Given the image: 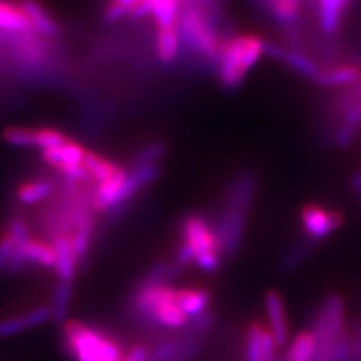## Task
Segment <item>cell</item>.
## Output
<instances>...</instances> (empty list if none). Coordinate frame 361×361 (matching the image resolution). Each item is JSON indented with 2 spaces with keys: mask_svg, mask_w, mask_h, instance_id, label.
<instances>
[{
  "mask_svg": "<svg viewBox=\"0 0 361 361\" xmlns=\"http://www.w3.org/2000/svg\"><path fill=\"white\" fill-rule=\"evenodd\" d=\"M148 355H149L148 349L142 345H137L131 349L126 358H122V361H146L148 360Z\"/></svg>",
  "mask_w": 361,
  "mask_h": 361,
  "instance_id": "ee69618b",
  "label": "cell"
},
{
  "mask_svg": "<svg viewBox=\"0 0 361 361\" xmlns=\"http://www.w3.org/2000/svg\"><path fill=\"white\" fill-rule=\"evenodd\" d=\"M180 235H183L184 243L193 248L195 257L208 252L221 255L216 233L200 216H188L184 219L180 223Z\"/></svg>",
  "mask_w": 361,
  "mask_h": 361,
  "instance_id": "8992f818",
  "label": "cell"
},
{
  "mask_svg": "<svg viewBox=\"0 0 361 361\" xmlns=\"http://www.w3.org/2000/svg\"><path fill=\"white\" fill-rule=\"evenodd\" d=\"M33 32L25 11L13 0H0V33L13 37Z\"/></svg>",
  "mask_w": 361,
  "mask_h": 361,
  "instance_id": "8fae6325",
  "label": "cell"
},
{
  "mask_svg": "<svg viewBox=\"0 0 361 361\" xmlns=\"http://www.w3.org/2000/svg\"><path fill=\"white\" fill-rule=\"evenodd\" d=\"M179 13L180 0H137L130 14L134 18L152 14L158 27H175Z\"/></svg>",
  "mask_w": 361,
  "mask_h": 361,
  "instance_id": "ba28073f",
  "label": "cell"
},
{
  "mask_svg": "<svg viewBox=\"0 0 361 361\" xmlns=\"http://www.w3.org/2000/svg\"><path fill=\"white\" fill-rule=\"evenodd\" d=\"M351 185H353L357 191H360V193H361V173H357V175H354V176H353V179H351Z\"/></svg>",
  "mask_w": 361,
  "mask_h": 361,
  "instance_id": "f6af8a7d",
  "label": "cell"
},
{
  "mask_svg": "<svg viewBox=\"0 0 361 361\" xmlns=\"http://www.w3.org/2000/svg\"><path fill=\"white\" fill-rule=\"evenodd\" d=\"M4 140L16 148H32L35 146V128L8 127L4 130Z\"/></svg>",
  "mask_w": 361,
  "mask_h": 361,
  "instance_id": "f1b7e54d",
  "label": "cell"
},
{
  "mask_svg": "<svg viewBox=\"0 0 361 361\" xmlns=\"http://www.w3.org/2000/svg\"><path fill=\"white\" fill-rule=\"evenodd\" d=\"M280 61H285L292 68V70H295L300 74L310 77V78H316L321 73L318 65H316L310 58H307L306 54L298 53V51L283 50V54H281Z\"/></svg>",
  "mask_w": 361,
  "mask_h": 361,
  "instance_id": "4316f807",
  "label": "cell"
},
{
  "mask_svg": "<svg viewBox=\"0 0 361 361\" xmlns=\"http://www.w3.org/2000/svg\"><path fill=\"white\" fill-rule=\"evenodd\" d=\"M310 253V245L307 244H300L292 247L290 250L283 256L280 262V267L283 271H292L293 268H297L304 259H306Z\"/></svg>",
  "mask_w": 361,
  "mask_h": 361,
  "instance_id": "e575fe53",
  "label": "cell"
},
{
  "mask_svg": "<svg viewBox=\"0 0 361 361\" xmlns=\"http://www.w3.org/2000/svg\"><path fill=\"white\" fill-rule=\"evenodd\" d=\"M351 0H318V18L325 35H334L341 27L342 17Z\"/></svg>",
  "mask_w": 361,
  "mask_h": 361,
  "instance_id": "5bb4252c",
  "label": "cell"
},
{
  "mask_svg": "<svg viewBox=\"0 0 361 361\" xmlns=\"http://www.w3.org/2000/svg\"><path fill=\"white\" fill-rule=\"evenodd\" d=\"M316 354V338L312 331L300 333L289 345L283 361H313Z\"/></svg>",
  "mask_w": 361,
  "mask_h": 361,
  "instance_id": "44dd1931",
  "label": "cell"
},
{
  "mask_svg": "<svg viewBox=\"0 0 361 361\" xmlns=\"http://www.w3.org/2000/svg\"><path fill=\"white\" fill-rule=\"evenodd\" d=\"M119 361H122V360H119Z\"/></svg>",
  "mask_w": 361,
  "mask_h": 361,
  "instance_id": "bcb514c9",
  "label": "cell"
},
{
  "mask_svg": "<svg viewBox=\"0 0 361 361\" xmlns=\"http://www.w3.org/2000/svg\"><path fill=\"white\" fill-rule=\"evenodd\" d=\"M179 271H180V267L176 262L175 264L158 262L145 274V277L134 286V289L167 286L169 281H172L179 274Z\"/></svg>",
  "mask_w": 361,
  "mask_h": 361,
  "instance_id": "d6986e66",
  "label": "cell"
},
{
  "mask_svg": "<svg viewBox=\"0 0 361 361\" xmlns=\"http://www.w3.org/2000/svg\"><path fill=\"white\" fill-rule=\"evenodd\" d=\"M209 293L203 289L199 290H176V304L187 318H195L208 309Z\"/></svg>",
  "mask_w": 361,
  "mask_h": 361,
  "instance_id": "ac0fdd59",
  "label": "cell"
},
{
  "mask_svg": "<svg viewBox=\"0 0 361 361\" xmlns=\"http://www.w3.org/2000/svg\"><path fill=\"white\" fill-rule=\"evenodd\" d=\"M53 250L56 256L54 269L58 273L61 281H73L75 274L77 257L71 243V235H59L53 240Z\"/></svg>",
  "mask_w": 361,
  "mask_h": 361,
  "instance_id": "7c38bea8",
  "label": "cell"
},
{
  "mask_svg": "<svg viewBox=\"0 0 361 361\" xmlns=\"http://www.w3.org/2000/svg\"><path fill=\"white\" fill-rule=\"evenodd\" d=\"M166 152H167V148L163 142H155V143L145 146L143 149H140L137 154L134 155L133 163H131L133 169L157 164L166 155Z\"/></svg>",
  "mask_w": 361,
  "mask_h": 361,
  "instance_id": "83f0119b",
  "label": "cell"
},
{
  "mask_svg": "<svg viewBox=\"0 0 361 361\" xmlns=\"http://www.w3.org/2000/svg\"><path fill=\"white\" fill-rule=\"evenodd\" d=\"M196 265L202 269L207 271V273H212L216 271L220 265V255L216 252H208V253H202L195 257Z\"/></svg>",
  "mask_w": 361,
  "mask_h": 361,
  "instance_id": "60d3db41",
  "label": "cell"
},
{
  "mask_svg": "<svg viewBox=\"0 0 361 361\" xmlns=\"http://www.w3.org/2000/svg\"><path fill=\"white\" fill-rule=\"evenodd\" d=\"M345 307L341 297L331 295L325 300L313 324L316 354L313 361H337V349L343 337Z\"/></svg>",
  "mask_w": 361,
  "mask_h": 361,
  "instance_id": "5b68a950",
  "label": "cell"
},
{
  "mask_svg": "<svg viewBox=\"0 0 361 361\" xmlns=\"http://www.w3.org/2000/svg\"><path fill=\"white\" fill-rule=\"evenodd\" d=\"M128 172L126 169L119 167L118 172L109 178L104 183H99L98 187L94 190L92 193V207L95 211H107L111 207H115L119 190L126 180Z\"/></svg>",
  "mask_w": 361,
  "mask_h": 361,
  "instance_id": "4fadbf2b",
  "label": "cell"
},
{
  "mask_svg": "<svg viewBox=\"0 0 361 361\" xmlns=\"http://www.w3.org/2000/svg\"><path fill=\"white\" fill-rule=\"evenodd\" d=\"M73 295V281H59L53 293V302L50 306L51 319L56 324H65L68 310H70V302Z\"/></svg>",
  "mask_w": 361,
  "mask_h": 361,
  "instance_id": "7402d4cb",
  "label": "cell"
},
{
  "mask_svg": "<svg viewBox=\"0 0 361 361\" xmlns=\"http://www.w3.org/2000/svg\"><path fill=\"white\" fill-rule=\"evenodd\" d=\"M318 85L324 87H338V86H355L361 83V68L357 65H342L321 71L314 78Z\"/></svg>",
  "mask_w": 361,
  "mask_h": 361,
  "instance_id": "2e32d148",
  "label": "cell"
},
{
  "mask_svg": "<svg viewBox=\"0 0 361 361\" xmlns=\"http://www.w3.org/2000/svg\"><path fill=\"white\" fill-rule=\"evenodd\" d=\"M255 191L256 178L253 173H241L232 183L228 203H226L217 229H214L221 255L233 256L240 250L245 228V216L250 208Z\"/></svg>",
  "mask_w": 361,
  "mask_h": 361,
  "instance_id": "6da1fadb",
  "label": "cell"
},
{
  "mask_svg": "<svg viewBox=\"0 0 361 361\" xmlns=\"http://www.w3.org/2000/svg\"><path fill=\"white\" fill-rule=\"evenodd\" d=\"M265 41L256 35H240L220 45L219 77L226 89L238 87L248 71L265 53Z\"/></svg>",
  "mask_w": 361,
  "mask_h": 361,
  "instance_id": "7a4b0ae2",
  "label": "cell"
},
{
  "mask_svg": "<svg viewBox=\"0 0 361 361\" xmlns=\"http://www.w3.org/2000/svg\"><path fill=\"white\" fill-rule=\"evenodd\" d=\"M53 193V185L49 180L38 179L21 184L17 190V199L25 205H35L47 199Z\"/></svg>",
  "mask_w": 361,
  "mask_h": 361,
  "instance_id": "603a6c76",
  "label": "cell"
},
{
  "mask_svg": "<svg viewBox=\"0 0 361 361\" xmlns=\"http://www.w3.org/2000/svg\"><path fill=\"white\" fill-rule=\"evenodd\" d=\"M95 231V217L94 211H89L83 216L78 217L74 224V233L71 236V243L74 248V255L77 257V262H83L85 257L89 252L90 243H92V236Z\"/></svg>",
  "mask_w": 361,
  "mask_h": 361,
  "instance_id": "9a60e30c",
  "label": "cell"
},
{
  "mask_svg": "<svg viewBox=\"0 0 361 361\" xmlns=\"http://www.w3.org/2000/svg\"><path fill=\"white\" fill-rule=\"evenodd\" d=\"M20 6L25 11L26 17L30 21L33 32L44 38H56L59 37L61 27L38 0H20Z\"/></svg>",
  "mask_w": 361,
  "mask_h": 361,
  "instance_id": "30bf717a",
  "label": "cell"
},
{
  "mask_svg": "<svg viewBox=\"0 0 361 361\" xmlns=\"http://www.w3.org/2000/svg\"><path fill=\"white\" fill-rule=\"evenodd\" d=\"M6 233L11 236V238L14 240L16 245L26 244L30 240V232H29L27 224L23 221L21 219L11 220Z\"/></svg>",
  "mask_w": 361,
  "mask_h": 361,
  "instance_id": "74e56055",
  "label": "cell"
},
{
  "mask_svg": "<svg viewBox=\"0 0 361 361\" xmlns=\"http://www.w3.org/2000/svg\"><path fill=\"white\" fill-rule=\"evenodd\" d=\"M23 318H25L27 330L37 329L51 319V310L49 306H39L23 314Z\"/></svg>",
  "mask_w": 361,
  "mask_h": 361,
  "instance_id": "d590c367",
  "label": "cell"
},
{
  "mask_svg": "<svg viewBox=\"0 0 361 361\" xmlns=\"http://www.w3.org/2000/svg\"><path fill=\"white\" fill-rule=\"evenodd\" d=\"M179 338L180 337L176 336V337H169L161 342H158V345L149 353L148 360L146 361H169V358H171L176 351V348L179 345Z\"/></svg>",
  "mask_w": 361,
  "mask_h": 361,
  "instance_id": "836d02e7",
  "label": "cell"
},
{
  "mask_svg": "<svg viewBox=\"0 0 361 361\" xmlns=\"http://www.w3.org/2000/svg\"><path fill=\"white\" fill-rule=\"evenodd\" d=\"M211 9L184 6L178 17V33L190 50L205 58H216L220 50L217 25Z\"/></svg>",
  "mask_w": 361,
  "mask_h": 361,
  "instance_id": "277c9868",
  "label": "cell"
},
{
  "mask_svg": "<svg viewBox=\"0 0 361 361\" xmlns=\"http://www.w3.org/2000/svg\"><path fill=\"white\" fill-rule=\"evenodd\" d=\"M301 221L310 241H321L341 228L343 219L338 212L324 209L318 205H309L301 212Z\"/></svg>",
  "mask_w": 361,
  "mask_h": 361,
  "instance_id": "52a82bcc",
  "label": "cell"
},
{
  "mask_svg": "<svg viewBox=\"0 0 361 361\" xmlns=\"http://www.w3.org/2000/svg\"><path fill=\"white\" fill-rule=\"evenodd\" d=\"M63 348L74 361H119V345L78 321L63 324Z\"/></svg>",
  "mask_w": 361,
  "mask_h": 361,
  "instance_id": "3957f363",
  "label": "cell"
},
{
  "mask_svg": "<svg viewBox=\"0 0 361 361\" xmlns=\"http://www.w3.org/2000/svg\"><path fill=\"white\" fill-rule=\"evenodd\" d=\"M264 329L261 325H252L248 329L247 336V354L245 361H262L261 357V337H262Z\"/></svg>",
  "mask_w": 361,
  "mask_h": 361,
  "instance_id": "d6a6232c",
  "label": "cell"
},
{
  "mask_svg": "<svg viewBox=\"0 0 361 361\" xmlns=\"http://www.w3.org/2000/svg\"><path fill=\"white\" fill-rule=\"evenodd\" d=\"M265 309L268 313L271 336L277 346H285L289 341V330L283 300L276 290H269L265 295Z\"/></svg>",
  "mask_w": 361,
  "mask_h": 361,
  "instance_id": "9c48e42d",
  "label": "cell"
},
{
  "mask_svg": "<svg viewBox=\"0 0 361 361\" xmlns=\"http://www.w3.org/2000/svg\"><path fill=\"white\" fill-rule=\"evenodd\" d=\"M261 357L262 361H277V345L271 333L265 330L261 337Z\"/></svg>",
  "mask_w": 361,
  "mask_h": 361,
  "instance_id": "f35d334b",
  "label": "cell"
},
{
  "mask_svg": "<svg viewBox=\"0 0 361 361\" xmlns=\"http://www.w3.org/2000/svg\"><path fill=\"white\" fill-rule=\"evenodd\" d=\"M85 148L75 142H70L68 140L65 145H62L61 148H54V149H47L42 151V158L44 161L59 169L65 167V166H77L83 163L85 158Z\"/></svg>",
  "mask_w": 361,
  "mask_h": 361,
  "instance_id": "e0dca14e",
  "label": "cell"
},
{
  "mask_svg": "<svg viewBox=\"0 0 361 361\" xmlns=\"http://www.w3.org/2000/svg\"><path fill=\"white\" fill-rule=\"evenodd\" d=\"M195 261V252L193 248H191L188 244H183L178 248V253H176V264L179 267H184L188 265Z\"/></svg>",
  "mask_w": 361,
  "mask_h": 361,
  "instance_id": "7bdbcfd3",
  "label": "cell"
},
{
  "mask_svg": "<svg viewBox=\"0 0 361 361\" xmlns=\"http://www.w3.org/2000/svg\"><path fill=\"white\" fill-rule=\"evenodd\" d=\"M85 169L87 171V173L92 176V179L98 180V183H104L109 178H111L118 172V166L113 164L109 160H104L103 157H99L94 152H87L85 154L83 163Z\"/></svg>",
  "mask_w": 361,
  "mask_h": 361,
  "instance_id": "d4e9b609",
  "label": "cell"
},
{
  "mask_svg": "<svg viewBox=\"0 0 361 361\" xmlns=\"http://www.w3.org/2000/svg\"><path fill=\"white\" fill-rule=\"evenodd\" d=\"M66 142L68 139L59 130L49 128V127L35 128V148H39L41 151L61 148V146L65 145Z\"/></svg>",
  "mask_w": 361,
  "mask_h": 361,
  "instance_id": "f546056e",
  "label": "cell"
},
{
  "mask_svg": "<svg viewBox=\"0 0 361 361\" xmlns=\"http://www.w3.org/2000/svg\"><path fill=\"white\" fill-rule=\"evenodd\" d=\"M23 250H25L26 259L30 265L37 264L44 268H54L56 256H54L53 245H49L37 240H29L26 244H23Z\"/></svg>",
  "mask_w": 361,
  "mask_h": 361,
  "instance_id": "cb8c5ba5",
  "label": "cell"
},
{
  "mask_svg": "<svg viewBox=\"0 0 361 361\" xmlns=\"http://www.w3.org/2000/svg\"><path fill=\"white\" fill-rule=\"evenodd\" d=\"M14 248H16L14 240L11 238L8 233H5L2 238H0V273L6 271L9 259L14 253Z\"/></svg>",
  "mask_w": 361,
  "mask_h": 361,
  "instance_id": "ab89813d",
  "label": "cell"
},
{
  "mask_svg": "<svg viewBox=\"0 0 361 361\" xmlns=\"http://www.w3.org/2000/svg\"><path fill=\"white\" fill-rule=\"evenodd\" d=\"M180 38L178 27H158L157 33V53L163 63H172L179 53Z\"/></svg>",
  "mask_w": 361,
  "mask_h": 361,
  "instance_id": "ffe728a7",
  "label": "cell"
},
{
  "mask_svg": "<svg viewBox=\"0 0 361 361\" xmlns=\"http://www.w3.org/2000/svg\"><path fill=\"white\" fill-rule=\"evenodd\" d=\"M179 345L173 355L169 358V361H191L196 354L199 353L202 345V337H191L180 333L179 334Z\"/></svg>",
  "mask_w": 361,
  "mask_h": 361,
  "instance_id": "4dcf8cb0",
  "label": "cell"
},
{
  "mask_svg": "<svg viewBox=\"0 0 361 361\" xmlns=\"http://www.w3.org/2000/svg\"><path fill=\"white\" fill-rule=\"evenodd\" d=\"M301 0H269V13L279 20L281 25H295L300 17Z\"/></svg>",
  "mask_w": 361,
  "mask_h": 361,
  "instance_id": "484cf974",
  "label": "cell"
},
{
  "mask_svg": "<svg viewBox=\"0 0 361 361\" xmlns=\"http://www.w3.org/2000/svg\"><path fill=\"white\" fill-rule=\"evenodd\" d=\"M127 14H130L128 8L118 4L116 0H111L104 11V20L107 23H116L118 20H121L123 16H127Z\"/></svg>",
  "mask_w": 361,
  "mask_h": 361,
  "instance_id": "b9f144b4",
  "label": "cell"
},
{
  "mask_svg": "<svg viewBox=\"0 0 361 361\" xmlns=\"http://www.w3.org/2000/svg\"><path fill=\"white\" fill-rule=\"evenodd\" d=\"M26 322L25 318L21 316H13V318L0 319V338L13 337L16 334H20L26 331Z\"/></svg>",
  "mask_w": 361,
  "mask_h": 361,
  "instance_id": "8d00e7d4",
  "label": "cell"
},
{
  "mask_svg": "<svg viewBox=\"0 0 361 361\" xmlns=\"http://www.w3.org/2000/svg\"><path fill=\"white\" fill-rule=\"evenodd\" d=\"M214 322V316L211 312L205 310L203 313L195 316V318H190L187 324L183 326V334L191 336V337H202L203 333L211 329Z\"/></svg>",
  "mask_w": 361,
  "mask_h": 361,
  "instance_id": "1f68e13d",
  "label": "cell"
}]
</instances>
